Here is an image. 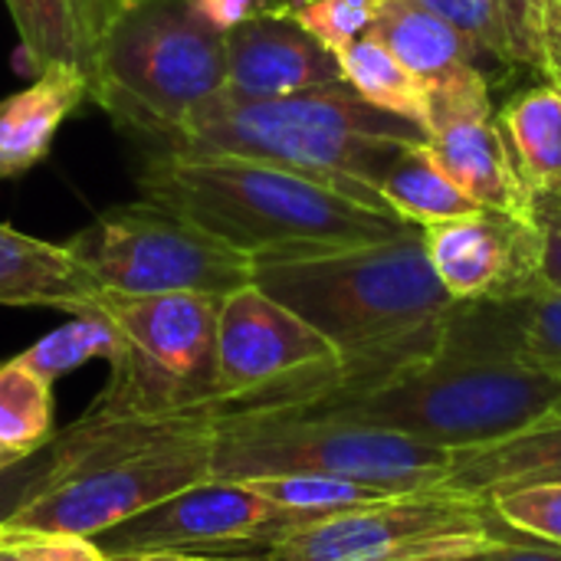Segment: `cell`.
Returning a JSON list of instances; mask_svg holds the SVG:
<instances>
[{"label":"cell","instance_id":"cell-1","mask_svg":"<svg viewBox=\"0 0 561 561\" xmlns=\"http://www.w3.org/2000/svg\"><path fill=\"white\" fill-rule=\"evenodd\" d=\"M253 286L335 345L345 362L339 388L434 355L457 306L427 260L421 227L371 243L253 260Z\"/></svg>","mask_w":561,"mask_h":561},{"label":"cell","instance_id":"cell-2","mask_svg":"<svg viewBox=\"0 0 561 561\" xmlns=\"http://www.w3.org/2000/svg\"><path fill=\"white\" fill-rule=\"evenodd\" d=\"M135 181L141 201L201 224L253 260L414 230L401 214L332 181L237 154H145Z\"/></svg>","mask_w":561,"mask_h":561},{"label":"cell","instance_id":"cell-3","mask_svg":"<svg viewBox=\"0 0 561 561\" xmlns=\"http://www.w3.org/2000/svg\"><path fill=\"white\" fill-rule=\"evenodd\" d=\"M427 131L362 99L348 82H332L276 99L224 92L145 154H237L332 181L375 207H388L378 184Z\"/></svg>","mask_w":561,"mask_h":561},{"label":"cell","instance_id":"cell-4","mask_svg":"<svg viewBox=\"0 0 561 561\" xmlns=\"http://www.w3.org/2000/svg\"><path fill=\"white\" fill-rule=\"evenodd\" d=\"M312 408L454 454L559 417L561 375L444 332L434 355L368 385L335 388Z\"/></svg>","mask_w":561,"mask_h":561},{"label":"cell","instance_id":"cell-5","mask_svg":"<svg viewBox=\"0 0 561 561\" xmlns=\"http://www.w3.org/2000/svg\"><path fill=\"white\" fill-rule=\"evenodd\" d=\"M89 437L76 463L26 500L3 526L99 539L154 503L210 480L217 414L102 417L85 414Z\"/></svg>","mask_w":561,"mask_h":561},{"label":"cell","instance_id":"cell-6","mask_svg":"<svg viewBox=\"0 0 561 561\" xmlns=\"http://www.w3.org/2000/svg\"><path fill=\"white\" fill-rule=\"evenodd\" d=\"M227 92V33L194 0H128L95 49L92 102L145 148Z\"/></svg>","mask_w":561,"mask_h":561},{"label":"cell","instance_id":"cell-7","mask_svg":"<svg viewBox=\"0 0 561 561\" xmlns=\"http://www.w3.org/2000/svg\"><path fill=\"white\" fill-rule=\"evenodd\" d=\"M450 454L358 424L342 414L296 404L260 411H224L214 421V480L263 477H345L388 493L437 490Z\"/></svg>","mask_w":561,"mask_h":561},{"label":"cell","instance_id":"cell-8","mask_svg":"<svg viewBox=\"0 0 561 561\" xmlns=\"http://www.w3.org/2000/svg\"><path fill=\"white\" fill-rule=\"evenodd\" d=\"M99 306L118 329L108 358V385L89 408L102 417H184L224 414L217 398V316L220 299L118 296L102 293Z\"/></svg>","mask_w":561,"mask_h":561},{"label":"cell","instance_id":"cell-9","mask_svg":"<svg viewBox=\"0 0 561 561\" xmlns=\"http://www.w3.org/2000/svg\"><path fill=\"white\" fill-rule=\"evenodd\" d=\"M66 250L102 293L227 299L253 283V256L151 201L112 207L69 237Z\"/></svg>","mask_w":561,"mask_h":561},{"label":"cell","instance_id":"cell-10","mask_svg":"<svg viewBox=\"0 0 561 561\" xmlns=\"http://www.w3.org/2000/svg\"><path fill=\"white\" fill-rule=\"evenodd\" d=\"M496 542H529L486 500L450 490L388 496L299 526L250 559L260 561H401L463 552Z\"/></svg>","mask_w":561,"mask_h":561},{"label":"cell","instance_id":"cell-11","mask_svg":"<svg viewBox=\"0 0 561 561\" xmlns=\"http://www.w3.org/2000/svg\"><path fill=\"white\" fill-rule=\"evenodd\" d=\"M342 381L345 362L335 345L289 306L253 283L220 299L217 398L224 411L312 404Z\"/></svg>","mask_w":561,"mask_h":561},{"label":"cell","instance_id":"cell-12","mask_svg":"<svg viewBox=\"0 0 561 561\" xmlns=\"http://www.w3.org/2000/svg\"><path fill=\"white\" fill-rule=\"evenodd\" d=\"M299 523L240 480H204L92 539L105 556L214 552L256 556Z\"/></svg>","mask_w":561,"mask_h":561},{"label":"cell","instance_id":"cell-13","mask_svg":"<svg viewBox=\"0 0 561 561\" xmlns=\"http://www.w3.org/2000/svg\"><path fill=\"white\" fill-rule=\"evenodd\" d=\"M427 151L434 164L480 207L536 217V197L513 161L500 118H493L486 76L431 92Z\"/></svg>","mask_w":561,"mask_h":561},{"label":"cell","instance_id":"cell-14","mask_svg":"<svg viewBox=\"0 0 561 561\" xmlns=\"http://www.w3.org/2000/svg\"><path fill=\"white\" fill-rule=\"evenodd\" d=\"M424 247L454 302H510L542 289L536 217L480 207L460 220L424 227Z\"/></svg>","mask_w":561,"mask_h":561},{"label":"cell","instance_id":"cell-15","mask_svg":"<svg viewBox=\"0 0 561 561\" xmlns=\"http://www.w3.org/2000/svg\"><path fill=\"white\" fill-rule=\"evenodd\" d=\"M286 7L227 30V92L276 99L345 82L339 56L302 30Z\"/></svg>","mask_w":561,"mask_h":561},{"label":"cell","instance_id":"cell-16","mask_svg":"<svg viewBox=\"0 0 561 561\" xmlns=\"http://www.w3.org/2000/svg\"><path fill=\"white\" fill-rule=\"evenodd\" d=\"M552 483H561V414L493 444L454 450L440 490L490 503L513 490Z\"/></svg>","mask_w":561,"mask_h":561},{"label":"cell","instance_id":"cell-17","mask_svg":"<svg viewBox=\"0 0 561 561\" xmlns=\"http://www.w3.org/2000/svg\"><path fill=\"white\" fill-rule=\"evenodd\" d=\"M368 33L385 43L427 92L486 76L477 49L424 0H375Z\"/></svg>","mask_w":561,"mask_h":561},{"label":"cell","instance_id":"cell-18","mask_svg":"<svg viewBox=\"0 0 561 561\" xmlns=\"http://www.w3.org/2000/svg\"><path fill=\"white\" fill-rule=\"evenodd\" d=\"M102 289L56 243L26 237L0 224V306H46L79 316L99 302Z\"/></svg>","mask_w":561,"mask_h":561},{"label":"cell","instance_id":"cell-19","mask_svg":"<svg viewBox=\"0 0 561 561\" xmlns=\"http://www.w3.org/2000/svg\"><path fill=\"white\" fill-rule=\"evenodd\" d=\"M92 99L89 82L76 69H49L33 85L0 99V178H16L36 168L59 125Z\"/></svg>","mask_w":561,"mask_h":561},{"label":"cell","instance_id":"cell-20","mask_svg":"<svg viewBox=\"0 0 561 561\" xmlns=\"http://www.w3.org/2000/svg\"><path fill=\"white\" fill-rule=\"evenodd\" d=\"M513 161L536 201L561 197V89L533 85L500 112Z\"/></svg>","mask_w":561,"mask_h":561},{"label":"cell","instance_id":"cell-21","mask_svg":"<svg viewBox=\"0 0 561 561\" xmlns=\"http://www.w3.org/2000/svg\"><path fill=\"white\" fill-rule=\"evenodd\" d=\"M36 76L76 69L95 89V39L79 0H3Z\"/></svg>","mask_w":561,"mask_h":561},{"label":"cell","instance_id":"cell-22","mask_svg":"<svg viewBox=\"0 0 561 561\" xmlns=\"http://www.w3.org/2000/svg\"><path fill=\"white\" fill-rule=\"evenodd\" d=\"M381 197L394 214H401L414 227H434L447 220H460L477 214L480 204L470 201L431 158L427 145L408 148V154L381 178Z\"/></svg>","mask_w":561,"mask_h":561},{"label":"cell","instance_id":"cell-23","mask_svg":"<svg viewBox=\"0 0 561 561\" xmlns=\"http://www.w3.org/2000/svg\"><path fill=\"white\" fill-rule=\"evenodd\" d=\"M339 62H342L345 82L362 99H368L371 105H378L391 115H401L427 131L431 92L411 69H404L394 59V53L385 43H378L371 33H365L339 56Z\"/></svg>","mask_w":561,"mask_h":561},{"label":"cell","instance_id":"cell-24","mask_svg":"<svg viewBox=\"0 0 561 561\" xmlns=\"http://www.w3.org/2000/svg\"><path fill=\"white\" fill-rule=\"evenodd\" d=\"M247 483L260 496H266L273 506L289 513L299 526H309L316 519H329V516H339V513H348V510H358L388 496H401L371 483H358L345 477H319V473L263 477V480H247Z\"/></svg>","mask_w":561,"mask_h":561},{"label":"cell","instance_id":"cell-25","mask_svg":"<svg viewBox=\"0 0 561 561\" xmlns=\"http://www.w3.org/2000/svg\"><path fill=\"white\" fill-rule=\"evenodd\" d=\"M53 385L20 358L0 365V447L30 457L53 440Z\"/></svg>","mask_w":561,"mask_h":561},{"label":"cell","instance_id":"cell-26","mask_svg":"<svg viewBox=\"0 0 561 561\" xmlns=\"http://www.w3.org/2000/svg\"><path fill=\"white\" fill-rule=\"evenodd\" d=\"M118 348V329L115 322L108 319V312L95 302L92 309L72 316L62 329L43 335L36 345H30L26 352H20L16 358L36 371L43 381H56L76 368H82L85 362H95V358H112Z\"/></svg>","mask_w":561,"mask_h":561},{"label":"cell","instance_id":"cell-27","mask_svg":"<svg viewBox=\"0 0 561 561\" xmlns=\"http://www.w3.org/2000/svg\"><path fill=\"white\" fill-rule=\"evenodd\" d=\"M85 437H89V421L82 417L72 427H66L62 434H56L43 450L23 457L10 470H0V526L26 500H33L49 480H56L59 473H66L76 463V457L85 447Z\"/></svg>","mask_w":561,"mask_h":561},{"label":"cell","instance_id":"cell-28","mask_svg":"<svg viewBox=\"0 0 561 561\" xmlns=\"http://www.w3.org/2000/svg\"><path fill=\"white\" fill-rule=\"evenodd\" d=\"M424 3L434 13H440L477 49L480 59H493L500 66H516L500 0H424Z\"/></svg>","mask_w":561,"mask_h":561},{"label":"cell","instance_id":"cell-29","mask_svg":"<svg viewBox=\"0 0 561 561\" xmlns=\"http://www.w3.org/2000/svg\"><path fill=\"white\" fill-rule=\"evenodd\" d=\"M490 503L496 516L523 539L561 549V483L513 490Z\"/></svg>","mask_w":561,"mask_h":561},{"label":"cell","instance_id":"cell-30","mask_svg":"<svg viewBox=\"0 0 561 561\" xmlns=\"http://www.w3.org/2000/svg\"><path fill=\"white\" fill-rule=\"evenodd\" d=\"M371 3L375 0H299L289 3L286 13L309 30L325 49L342 56L358 36L371 26Z\"/></svg>","mask_w":561,"mask_h":561},{"label":"cell","instance_id":"cell-31","mask_svg":"<svg viewBox=\"0 0 561 561\" xmlns=\"http://www.w3.org/2000/svg\"><path fill=\"white\" fill-rule=\"evenodd\" d=\"M516 355L533 368L561 375V293L539 289L526 296Z\"/></svg>","mask_w":561,"mask_h":561},{"label":"cell","instance_id":"cell-32","mask_svg":"<svg viewBox=\"0 0 561 561\" xmlns=\"http://www.w3.org/2000/svg\"><path fill=\"white\" fill-rule=\"evenodd\" d=\"M0 561H105L92 539L0 526Z\"/></svg>","mask_w":561,"mask_h":561},{"label":"cell","instance_id":"cell-33","mask_svg":"<svg viewBox=\"0 0 561 561\" xmlns=\"http://www.w3.org/2000/svg\"><path fill=\"white\" fill-rule=\"evenodd\" d=\"M500 3L513 43V62L539 69V39L549 16L561 10V0H500Z\"/></svg>","mask_w":561,"mask_h":561},{"label":"cell","instance_id":"cell-34","mask_svg":"<svg viewBox=\"0 0 561 561\" xmlns=\"http://www.w3.org/2000/svg\"><path fill=\"white\" fill-rule=\"evenodd\" d=\"M536 220L542 230L539 286L561 293V197L536 201Z\"/></svg>","mask_w":561,"mask_h":561},{"label":"cell","instance_id":"cell-35","mask_svg":"<svg viewBox=\"0 0 561 561\" xmlns=\"http://www.w3.org/2000/svg\"><path fill=\"white\" fill-rule=\"evenodd\" d=\"M197 10L217 26V30H233L253 16H263V13H279L286 7V0H194Z\"/></svg>","mask_w":561,"mask_h":561},{"label":"cell","instance_id":"cell-36","mask_svg":"<svg viewBox=\"0 0 561 561\" xmlns=\"http://www.w3.org/2000/svg\"><path fill=\"white\" fill-rule=\"evenodd\" d=\"M539 69L549 76L552 85L561 89V10H556L542 30V39H539Z\"/></svg>","mask_w":561,"mask_h":561},{"label":"cell","instance_id":"cell-37","mask_svg":"<svg viewBox=\"0 0 561 561\" xmlns=\"http://www.w3.org/2000/svg\"><path fill=\"white\" fill-rule=\"evenodd\" d=\"M82 3V13H85V26L95 39V49H99V36L105 33V26L112 23V16L128 3V0H79Z\"/></svg>","mask_w":561,"mask_h":561},{"label":"cell","instance_id":"cell-38","mask_svg":"<svg viewBox=\"0 0 561 561\" xmlns=\"http://www.w3.org/2000/svg\"><path fill=\"white\" fill-rule=\"evenodd\" d=\"M105 561H260L247 556H214V552H128V556H105Z\"/></svg>","mask_w":561,"mask_h":561},{"label":"cell","instance_id":"cell-39","mask_svg":"<svg viewBox=\"0 0 561 561\" xmlns=\"http://www.w3.org/2000/svg\"><path fill=\"white\" fill-rule=\"evenodd\" d=\"M493 561H561V549L539 542H506L493 552Z\"/></svg>","mask_w":561,"mask_h":561},{"label":"cell","instance_id":"cell-40","mask_svg":"<svg viewBox=\"0 0 561 561\" xmlns=\"http://www.w3.org/2000/svg\"><path fill=\"white\" fill-rule=\"evenodd\" d=\"M506 546V542H496V546H480V549H463V552H440V556H421V559H401V561H493V552Z\"/></svg>","mask_w":561,"mask_h":561},{"label":"cell","instance_id":"cell-41","mask_svg":"<svg viewBox=\"0 0 561 561\" xmlns=\"http://www.w3.org/2000/svg\"><path fill=\"white\" fill-rule=\"evenodd\" d=\"M23 457H16L13 450H7V447H0V470H10L13 463H20Z\"/></svg>","mask_w":561,"mask_h":561},{"label":"cell","instance_id":"cell-42","mask_svg":"<svg viewBox=\"0 0 561 561\" xmlns=\"http://www.w3.org/2000/svg\"><path fill=\"white\" fill-rule=\"evenodd\" d=\"M286 3H299V0H286Z\"/></svg>","mask_w":561,"mask_h":561}]
</instances>
